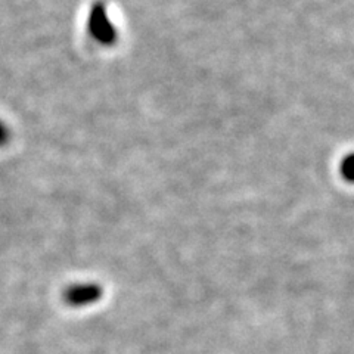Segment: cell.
<instances>
[{
    "instance_id": "cell-1",
    "label": "cell",
    "mask_w": 354,
    "mask_h": 354,
    "mask_svg": "<svg viewBox=\"0 0 354 354\" xmlns=\"http://www.w3.org/2000/svg\"><path fill=\"white\" fill-rule=\"evenodd\" d=\"M104 290L97 283H79L68 286L64 291V301L71 307H84L102 298Z\"/></svg>"
},
{
    "instance_id": "cell-2",
    "label": "cell",
    "mask_w": 354,
    "mask_h": 354,
    "mask_svg": "<svg viewBox=\"0 0 354 354\" xmlns=\"http://www.w3.org/2000/svg\"><path fill=\"white\" fill-rule=\"evenodd\" d=\"M88 27H91L93 37H96L99 41L108 43L114 37V28L111 26V21L105 14V9L99 5L93 6L92 9L91 18H88Z\"/></svg>"
},
{
    "instance_id": "cell-3",
    "label": "cell",
    "mask_w": 354,
    "mask_h": 354,
    "mask_svg": "<svg viewBox=\"0 0 354 354\" xmlns=\"http://www.w3.org/2000/svg\"><path fill=\"white\" fill-rule=\"evenodd\" d=\"M351 169H353V157H351V155H348L346 161L342 162V167H341V173H342V177H344V179H347V180L353 179Z\"/></svg>"
},
{
    "instance_id": "cell-4",
    "label": "cell",
    "mask_w": 354,
    "mask_h": 354,
    "mask_svg": "<svg viewBox=\"0 0 354 354\" xmlns=\"http://www.w3.org/2000/svg\"><path fill=\"white\" fill-rule=\"evenodd\" d=\"M6 140H8V130L2 124V121H0V145H3Z\"/></svg>"
}]
</instances>
